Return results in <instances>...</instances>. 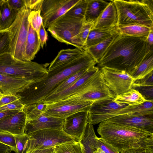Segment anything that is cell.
<instances>
[{
    "mask_svg": "<svg viewBox=\"0 0 153 153\" xmlns=\"http://www.w3.org/2000/svg\"><path fill=\"white\" fill-rule=\"evenodd\" d=\"M44 65L31 61H23L14 58L10 52L0 55V73L25 79L33 82L48 73Z\"/></svg>",
    "mask_w": 153,
    "mask_h": 153,
    "instance_id": "cell-5",
    "label": "cell"
},
{
    "mask_svg": "<svg viewBox=\"0 0 153 153\" xmlns=\"http://www.w3.org/2000/svg\"><path fill=\"white\" fill-rule=\"evenodd\" d=\"M104 82L101 71L93 66L71 86L59 92L51 94L42 101L48 104L84 93Z\"/></svg>",
    "mask_w": 153,
    "mask_h": 153,
    "instance_id": "cell-6",
    "label": "cell"
},
{
    "mask_svg": "<svg viewBox=\"0 0 153 153\" xmlns=\"http://www.w3.org/2000/svg\"><path fill=\"white\" fill-rule=\"evenodd\" d=\"M137 91L147 100H153V86H140L132 87Z\"/></svg>",
    "mask_w": 153,
    "mask_h": 153,
    "instance_id": "cell-39",
    "label": "cell"
},
{
    "mask_svg": "<svg viewBox=\"0 0 153 153\" xmlns=\"http://www.w3.org/2000/svg\"><path fill=\"white\" fill-rule=\"evenodd\" d=\"M97 137L92 125L88 123L79 140L83 153H94L98 148Z\"/></svg>",
    "mask_w": 153,
    "mask_h": 153,
    "instance_id": "cell-23",
    "label": "cell"
},
{
    "mask_svg": "<svg viewBox=\"0 0 153 153\" xmlns=\"http://www.w3.org/2000/svg\"><path fill=\"white\" fill-rule=\"evenodd\" d=\"M19 12L11 8L7 0H0V30L8 29L15 20Z\"/></svg>",
    "mask_w": 153,
    "mask_h": 153,
    "instance_id": "cell-24",
    "label": "cell"
},
{
    "mask_svg": "<svg viewBox=\"0 0 153 153\" xmlns=\"http://www.w3.org/2000/svg\"><path fill=\"white\" fill-rule=\"evenodd\" d=\"M100 70L104 83L115 96L126 92L132 88L135 80L126 72L106 67Z\"/></svg>",
    "mask_w": 153,
    "mask_h": 153,
    "instance_id": "cell-11",
    "label": "cell"
},
{
    "mask_svg": "<svg viewBox=\"0 0 153 153\" xmlns=\"http://www.w3.org/2000/svg\"><path fill=\"white\" fill-rule=\"evenodd\" d=\"M25 105L23 102L19 99L0 107V111L15 110L23 111L24 110Z\"/></svg>",
    "mask_w": 153,
    "mask_h": 153,
    "instance_id": "cell-40",
    "label": "cell"
},
{
    "mask_svg": "<svg viewBox=\"0 0 153 153\" xmlns=\"http://www.w3.org/2000/svg\"><path fill=\"white\" fill-rule=\"evenodd\" d=\"M146 100L137 91L133 88L122 94L116 96L113 100L117 103L130 106L140 105Z\"/></svg>",
    "mask_w": 153,
    "mask_h": 153,
    "instance_id": "cell-27",
    "label": "cell"
},
{
    "mask_svg": "<svg viewBox=\"0 0 153 153\" xmlns=\"http://www.w3.org/2000/svg\"><path fill=\"white\" fill-rule=\"evenodd\" d=\"M153 71V51H149L130 74L134 80L142 78Z\"/></svg>",
    "mask_w": 153,
    "mask_h": 153,
    "instance_id": "cell-29",
    "label": "cell"
},
{
    "mask_svg": "<svg viewBox=\"0 0 153 153\" xmlns=\"http://www.w3.org/2000/svg\"><path fill=\"white\" fill-rule=\"evenodd\" d=\"M88 0H79L64 15L84 20Z\"/></svg>",
    "mask_w": 153,
    "mask_h": 153,
    "instance_id": "cell-33",
    "label": "cell"
},
{
    "mask_svg": "<svg viewBox=\"0 0 153 153\" xmlns=\"http://www.w3.org/2000/svg\"><path fill=\"white\" fill-rule=\"evenodd\" d=\"M27 153H55L54 147L42 149L33 150Z\"/></svg>",
    "mask_w": 153,
    "mask_h": 153,
    "instance_id": "cell-48",
    "label": "cell"
},
{
    "mask_svg": "<svg viewBox=\"0 0 153 153\" xmlns=\"http://www.w3.org/2000/svg\"><path fill=\"white\" fill-rule=\"evenodd\" d=\"M33 83L21 77L0 73V90L4 95L18 96V93H24Z\"/></svg>",
    "mask_w": 153,
    "mask_h": 153,
    "instance_id": "cell-17",
    "label": "cell"
},
{
    "mask_svg": "<svg viewBox=\"0 0 153 153\" xmlns=\"http://www.w3.org/2000/svg\"><path fill=\"white\" fill-rule=\"evenodd\" d=\"M115 96L104 82L100 85L84 93L64 99H76L94 102L105 99H114Z\"/></svg>",
    "mask_w": 153,
    "mask_h": 153,
    "instance_id": "cell-20",
    "label": "cell"
},
{
    "mask_svg": "<svg viewBox=\"0 0 153 153\" xmlns=\"http://www.w3.org/2000/svg\"><path fill=\"white\" fill-rule=\"evenodd\" d=\"M98 147L107 153H120L111 146L104 142L99 137H97Z\"/></svg>",
    "mask_w": 153,
    "mask_h": 153,
    "instance_id": "cell-45",
    "label": "cell"
},
{
    "mask_svg": "<svg viewBox=\"0 0 153 153\" xmlns=\"http://www.w3.org/2000/svg\"><path fill=\"white\" fill-rule=\"evenodd\" d=\"M117 15V27L139 25L153 29V1L112 0Z\"/></svg>",
    "mask_w": 153,
    "mask_h": 153,
    "instance_id": "cell-4",
    "label": "cell"
},
{
    "mask_svg": "<svg viewBox=\"0 0 153 153\" xmlns=\"http://www.w3.org/2000/svg\"><path fill=\"white\" fill-rule=\"evenodd\" d=\"M85 50L77 48L61 50L50 63L48 70H51L68 63L83 54Z\"/></svg>",
    "mask_w": 153,
    "mask_h": 153,
    "instance_id": "cell-22",
    "label": "cell"
},
{
    "mask_svg": "<svg viewBox=\"0 0 153 153\" xmlns=\"http://www.w3.org/2000/svg\"><path fill=\"white\" fill-rule=\"evenodd\" d=\"M89 68L79 71L66 78L55 89L51 94L59 92L71 86Z\"/></svg>",
    "mask_w": 153,
    "mask_h": 153,
    "instance_id": "cell-34",
    "label": "cell"
},
{
    "mask_svg": "<svg viewBox=\"0 0 153 153\" xmlns=\"http://www.w3.org/2000/svg\"><path fill=\"white\" fill-rule=\"evenodd\" d=\"M0 143L10 147L15 152L16 146L15 137L7 132L0 131Z\"/></svg>",
    "mask_w": 153,
    "mask_h": 153,
    "instance_id": "cell-37",
    "label": "cell"
},
{
    "mask_svg": "<svg viewBox=\"0 0 153 153\" xmlns=\"http://www.w3.org/2000/svg\"><path fill=\"white\" fill-rule=\"evenodd\" d=\"M119 32L131 36L146 38L153 29L139 25H131L118 27Z\"/></svg>",
    "mask_w": 153,
    "mask_h": 153,
    "instance_id": "cell-30",
    "label": "cell"
},
{
    "mask_svg": "<svg viewBox=\"0 0 153 153\" xmlns=\"http://www.w3.org/2000/svg\"><path fill=\"white\" fill-rule=\"evenodd\" d=\"M93 102L76 99L62 100L47 104L45 113L54 117L64 119L78 112L88 111Z\"/></svg>",
    "mask_w": 153,
    "mask_h": 153,
    "instance_id": "cell-12",
    "label": "cell"
},
{
    "mask_svg": "<svg viewBox=\"0 0 153 153\" xmlns=\"http://www.w3.org/2000/svg\"><path fill=\"white\" fill-rule=\"evenodd\" d=\"M13 150L8 146L0 143V153H6L11 152Z\"/></svg>",
    "mask_w": 153,
    "mask_h": 153,
    "instance_id": "cell-51",
    "label": "cell"
},
{
    "mask_svg": "<svg viewBox=\"0 0 153 153\" xmlns=\"http://www.w3.org/2000/svg\"><path fill=\"white\" fill-rule=\"evenodd\" d=\"M21 98L22 97H21L14 95H4L0 98V107Z\"/></svg>",
    "mask_w": 153,
    "mask_h": 153,
    "instance_id": "cell-43",
    "label": "cell"
},
{
    "mask_svg": "<svg viewBox=\"0 0 153 153\" xmlns=\"http://www.w3.org/2000/svg\"><path fill=\"white\" fill-rule=\"evenodd\" d=\"M20 111L15 110L0 111V120L7 116L16 114Z\"/></svg>",
    "mask_w": 153,
    "mask_h": 153,
    "instance_id": "cell-50",
    "label": "cell"
},
{
    "mask_svg": "<svg viewBox=\"0 0 153 153\" xmlns=\"http://www.w3.org/2000/svg\"><path fill=\"white\" fill-rule=\"evenodd\" d=\"M79 0H43L41 15L45 28L59 17L64 15Z\"/></svg>",
    "mask_w": 153,
    "mask_h": 153,
    "instance_id": "cell-13",
    "label": "cell"
},
{
    "mask_svg": "<svg viewBox=\"0 0 153 153\" xmlns=\"http://www.w3.org/2000/svg\"><path fill=\"white\" fill-rule=\"evenodd\" d=\"M106 120L153 134V114L146 115L126 114L115 117Z\"/></svg>",
    "mask_w": 153,
    "mask_h": 153,
    "instance_id": "cell-14",
    "label": "cell"
},
{
    "mask_svg": "<svg viewBox=\"0 0 153 153\" xmlns=\"http://www.w3.org/2000/svg\"><path fill=\"white\" fill-rule=\"evenodd\" d=\"M6 153H11V152H7Z\"/></svg>",
    "mask_w": 153,
    "mask_h": 153,
    "instance_id": "cell-54",
    "label": "cell"
},
{
    "mask_svg": "<svg viewBox=\"0 0 153 153\" xmlns=\"http://www.w3.org/2000/svg\"><path fill=\"white\" fill-rule=\"evenodd\" d=\"M117 21L115 6L112 1L111 0L95 22L92 28L109 29L117 27Z\"/></svg>",
    "mask_w": 153,
    "mask_h": 153,
    "instance_id": "cell-19",
    "label": "cell"
},
{
    "mask_svg": "<svg viewBox=\"0 0 153 153\" xmlns=\"http://www.w3.org/2000/svg\"><path fill=\"white\" fill-rule=\"evenodd\" d=\"M47 106V104L43 102L25 105L24 111L26 120H33L39 117L45 112Z\"/></svg>",
    "mask_w": 153,
    "mask_h": 153,
    "instance_id": "cell-31",
    "label": "cell"
},
{
    "mask_svg": "<svg viewBox=\"0 0 153 153\" xmlns=\"http://www.w3.org/2000/svg\"><path fill=\"white\" fill-rule=\"evenodd\" d=\"M27 135L28 138L26 153L31 150L46 149L65 143L79 141L60 129H44Z\"/></svg>",
    "mask_w": 153,
    "mask_h": 153,
    "instance_id": "cell-8",
    "label": "cell"
},
{
    "mask_svg": "<svg viewBox=\"0 0 153 153\" xmlns=\"http://www.w3.org/2000/svg\"><path fill=\"white\" fill-rule=\"evenodd\" d=\"M113 99H105L95 101L88 111V123L97 124L119 115L129 114L131 106L119 103Z\"/></svg>",
    "mask_w": 153,
    "mask_h": 153,
    "instance_id": "cell-10",
    "label": "cell"
},
{
    "mask_svg": "<svg viewBox=\"0 0 153 153\" xmlns=\"http://www.w3.org/2000/svg\"></svg>",
    "mask_w": 153,
    "mask_h": 153,
    "instance_id": "cell-55",
    "label": "cell"
},
{
    "mask_svg": "<svg viewBox=\"0 0 153 153\" xmlns=\"http://www.w3.org/2000/svg\"><path fill=\"white\" fill-rule=\"evenodd\" d=\"M8 52L10 53L9 31L0 30V55Z\"/></svg>",
    "mask_w": 153,
    "mask_h": 153,
    "instance_id": "cell-36",
    "label": "cell"
},
{
    "mask_svg": "<svg viewBox=\"0 0 153 153\" xmlns=\"http://www.w3.org/2000/svg\"><path fill=\"white\" fill-rule=\"evenodd\" d=\"M38 36L41 47L43 48L44 46L46 44L48 39L47 32L45 30L43 23L40 28L38 33Z\"/></svg>",
    "mask_w": 153,
    "mask_h": 153,
    "instance_id": "cell-44",
    "label": "cell"
},
{
    "mask_svg": "<svg viewBox=\"0 0 153 153\" xmlns=\"http://www.w3.org/2000/svg\"><path fill=\"white\" fill-rule=\"evenodd\" d=\"M4 95L3 93L0 90V98L1 97Z\"/></svg>",
    "mask_w": 153,
    "mask_h": 153,
    "instance_id": "cell-53",
    "label": "cell"
},
{
    "mask_svg": "<svg viewBox=\"0 0 153 153\" xmlns=\"http://www.w3.org/2000/svg\"><path fill=\"white\" fill-rule=\"evenodd\" d=\"M96 62L85 50L74 60L51 70L43 78L32 83L23 93L25 105L42 102L66 78L80 70L94 66Z\"/></svg>",
    "mask_w": 153,
    "mask_h": 153,
    "instance_id": "cell-2",
    "label": "cell"
},
{
    "mask_svg": "<svg viewBox=\"0 0 153 153\" xmlns=\"http://www.w3.org/2000/svg\"><path fill=\"white\" fill-rule=\"evenodd\" d=\"M55 153H83L80 141L63 143L54 147Z\"/></svg>",
    "mask_w": 153,
    "mask_h": 153,
    "instance_id": "cell-32",
    "label": "cell"
},
{
    "mask_svg": "<svg viewBox=\"0 0 153 153\" xmlns=\"http://www.w3.org/2000/svg\"><path fill=\"white\" fill-rule=\"evenodd\" d=\"M94 153H107L100 148L98 147L97 149L94 151Z\"/></svg>",
    "mask_w": 153,
    "mask_h": 153,
    "instance_id": "cell-52",
    "label": "cell"
},
{
    "mask_svg": "<svg viewBox=\"0 0 153 153\" xmlns=\"http://www.w3.org/2000/svg\"><path fill=\"white\" fill-rule=\"evenodd\" d=\"M88 111L78 112L64 119L62 130L68 135L81 139L88 123Z\"/></svg>",
    "mask_w": 153,
    "mask_h": 153,
    "instance_id": "cell-15",
    "label": "cell"
},
{
    "mask_svg": "<svg viewBox=\"0 0 153 153\" xmlns=\"http://www.w3.org/2000/svg\"><path fill=\"white\" fill-rule=\"evenodd\" d=\"M120 153H153V149L143 147L133 148L123 151Z\"/></svg>",
    "mask_w": 153,
    "mask_h": 153,
    "instance_id": "cell-47",
    "label": "cell"
},
{
    "mask_svg": "<svg viewBox=\"0 0 153 153\" xmlns=\"http://www.w3.org/2000/svg\"><path fill=\"white\" fill-rule=\"evenodd\" d=\"M43 0H24L25 6L31 11L41 10Z\"/></svg>",
    "mask_w": 153,
    "mask_h": 153,
    "instance_id": "cell-42",
    "label": "cell"
},
{
    "mask_svg": "<svg viewBox=\"0 0 153 153\" xmlns=\"http://www.w3.org/2000/svg\"><path fill=\"white\" fill-rule=\"evenodd\" d=\"M10 7L13 9L19 11L25 6L24 0H7Z\"/></svg>",
    "mask_w": 153,
    "mask_h": 153,
    "instance_id": "cell-46",
    "label": "cell"
},
{
    "mask_svg": "<svg viewBox=\"0 0 153 153\" xmlns=\"http://www.w3.org/2000/svg\"><path fill=\"white\" fill-rule=\"evenodd\" d=\"M84 21L64 15L51 23L48 30L58 41L78 48L77 37Z\"/></svg>",
    "mask_w": 153,
    "mask_h": 153,
    "instance_id": "cell-9",
    "label": "cell"
},
{
    "mask_svg": "<svg viewBox=\"0 0 153 153\" xmlns=\"http://www.w3.org/2000/svg\"><path fill=\"white\" fill-rule=\"evenodd\" d=\"M64 119L51 116L45 112L36 119L26 120L25 134L30 133L44 129H62Z\"/></svg>",
    "mask_w": 153,
    "mask_h": 153,
    "instance_id": "cell-16",
    "label": "cell"
},
{
    "mask_svg": "<svg viewBox=\"0 0 153 153\" xmlns=\"http://www.w3.org/2000/svg\"><path fill=\"white\" fill-rule=\"evenodd\" d=\"M26 121L24 110L20 111L0 120V131L8 132L14 136L23 135L25 134Z\"/></svg>",
    "mask_w": 153,
    "mask_h": 153,
    "instance_id": "cell-18",
    "label": "cell"
},
{
    "mask_svg": "<svg viewBox=\"0 0 153 153\" xmlns=\"http://www.w3.org/2000/svg\"><path fill=\"white\" fill-rule=\"evenodd\" d=\"M118 33L97 44L85 48L84 50L89 54L97 64Z\"/></svg>",
    "mask_w": 153,
    "mask_h": 153,
    "instance_id": "cell-28",
    "label": "cell"
},
{
    "mask_svg": "<svg viewBox=\"0 0 153 153\" xmlns=\"http://www.w3.org/2000/svg\"><path fill=\"white\" fill-rule=\"evenodd\" d=\"M118 33L117 27L109 29L92 28L87 39L85 48L100 42Z\"/></svg>",
    "mask_w": 153,
    "mask_h": 153,
    "instance_id": "cell-25",
    "label": "cell"
},
{
    "mask_svg": "<svg viewBox=\"0 0 153 153\" xmlns=\"http://www.w3.org/2000/svg\"><path fill=\"white\" fill-rule=\"evenodd\" d=\"M15 137L16 151L15 153H26L28 137L25 134L14 136Z\"/></svg>",
    "mask_w": 153,
    "mask_h": 153,
    "instance_id": "cell-38",
    "label": "cell"
},
{
    "mask_svg": "<svg viewBox=\"0 0 153 153\" xmlns=\"http://www.w3.org/2000/svg\"><path fill=\"white\" fill-rule=\"evenodd\" d=\"M100 138L119 152L133 148L153 149V134L107 120L97 129Z\"/></svg>",
    "mask_w": 153,
    "mask_h": 153,
    "instance_id": "cell-3",
    "label": "cell"
},
{
    "mask_svg": "<svg viewBox=\"0 0 153 153\" xmlns=\"http://www.w3.org/2000/svg\"><path fill=\"white\" fill-rule=\"evenodd\" d=\"M109 2L102 0H88L84 21L95 22Z\"/></svg>",
    "mask_w": 153,
    "mask_h": 153,
    "instance_id": "cell-26",
    "label": "cell"
},
{
    "mask_svg": "<svg viewBox=\"0 0 153 153\" xmlns=\"http://www.w3.org/2000/svg\"><path fill=\"white\" fill-rule=\"evenodd\" d=\"M31 11L25 6L20 10L15 20L8 29L9 32L10 53L16 59L25 61V45L28 31V15Z\"/></svg>",
    "mask_w": 153,
    "mask_h": 153,
    "instance_id": "cell-7",
    "label": "cell"
},
{
    "mask_svg": "<svg viewBox=\"0 0 153 153\" xmlns=\"http://www.w3.org/2000/svg\"><path fill=\"white\" fill-rule=\"evenodd\" d=\"M146 39L119 32L97 64V67L100 69L106 67L124 71L130 75L150 51Z\"/></svg>",
    "mask_w": 153,
    "mask_h": 153,
    "instance_id": "cell-1",
    "label": "cell"
},
{
    "mask_svg": "<svg viewBox=\"0 0 153 153\" xmlns=\"http://www.w3.org/2000/svg\"><path fill=\"white\" fill-rule=\"evenodd\" d=\"M28 20L29 24L36 31L38 35L40 28L43 23L41 10L31 11L28 15Z\"/></svg>",
    "mask_w": 153,
    "mask_h": 153,
    "instance_id": "cell-35",
    "label": "cell"
},
{
    "mask_svg": "<svg viewBox=\"0 0 153 153\" xmlns=\"http://www.w3.org/2000/svg\"><path fill=\"white\" fill-rule=\"evenodd\" d=\"M41 45L38 34L29 24L24 52L25 61H31L39 51Z\"/></svg>",
    "mask_w": 153,
    "mask_h": 153,
    "instance_id": "cell-21",
    "label": "cell"
},
{
    "mask_svg": "<svg viewBox=\"0 0 153 153\" xmlns=\"http://www.w3.org/2000/svg\"></svg>",
    "mask_w": 153,
    "mask_h": 153,
    "instance_id": "cell-56",
    "label": "cell"
},
{
    "mask_svg": "<svg viewBox=\"0 0 153 153\" xmlns=\"http://www.w3.org/2000/svg\"><path fill=\"white\" fill-rule=\"evenodd\" d=\"M140 86H153V71L144 77L135 80L132 87Z\"/></svg>",
    "mask_w": 153,
    "mask_h": 153,
    "instance_id": "cell-41",
    "label": "cell"
},
{
    "mask_svg": "<svg viewBox=\"0 0 153 153\" xmlns=\"http://www.w3.org/2000/svg\"><path fill=\"white\" fill-rule=\"evenodd\" d=\"M146 39L148 46L150 51H153V30L151 31Z\"/></svg>",
    "mask_w": 153,
    "mask_h": 153,
    "instance_id": "cell-49",
    "label": "cell"
}]
</instances>
